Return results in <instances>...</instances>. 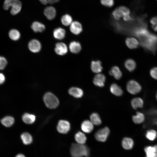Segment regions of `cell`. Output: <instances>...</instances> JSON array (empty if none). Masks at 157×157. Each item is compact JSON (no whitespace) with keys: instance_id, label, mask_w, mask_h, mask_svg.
<instances>
[{"instance_id":"6da1fadb","label":"cell","mask_w":157,"mask_h":157,"mask_svg":"<svg viewBox=\"0 0 157 157\" xmlns=\"http://www.w3.org/2000/svg\"><path fill=\"white\" fill-rule=\"evenodd\" d=\"M70 152L72 157H88L90 154V149L84 144L73 143L70 147Z\"/></svg>"},{"instance_id":"7a4b0ae2","label":"cell","mask_w":157,"mask_h":157,"mask_svg":"<svg viewBox=\"0 0 157 157\" xmlns=\"http://www.w3.org/2000/svg\"><path fill=\"white\" fill-rule=\"evenodd\" d=\"M10 7L11 14L13 15H15L21 11L22 3L19 0H5L3 4V8L7 10Z\"/></svg>"},{"instance_id":"3957f363","label":"cell","mask_w":157,"mask_h":157,"mask_svg":"<svg viewBox=\"0 0 157 157\" xmlns=\"http://www.w3.org/2000/svg\"><path fill=\"white\" fill-rule=\"evenodd\" d=\"M130 10L127 7L120 6L116 8L112 13L114 19L119 20L122 17L125 21H129L131 19L130 16Z\"/></svg>"},{"instance_id":"277c9868","label":"cell","mask_w":157,"mask_h":157,"mask_svg":"<svg viewBox=\"0 0 157 157\" xmlns=\"http://www.w3.org/2000/svg\"><path fill=\"white\" fill-rule=\"evenodd\" d=\"M43 101L46 106L50 109L56 108L59 102L57 97L51 92L46 93L43 97Z\"/></svg>"},{"instance_id":"5b68a950","label":"cell","mask_w":157,"mask_h":157,"mask_svg":"<svg viewBox=\"0 0 157 157\" xmlns=\"http://www.w3.org/2000/svg\"><path fill=\"white\" fill-rule=\"evenodd\" d=\"M142 42V45L150 50L153 51L156 49L157 46V35L151 34L148 37H146L145 40Z\"/></svg>"},{"instance_id":"8992f818","label":"cell","mask_w":157,"mask_h":157,"mask_svg":"<svg viewBox=\"0 0 157 157\" xmlns=\"http://www.w3.org/2000/svg\"><path fill=\"white\" fill-rule=\"evenodd\" d=\"M126 89L130 94H135L139 93L141 91L142 87L137 81L134 80H131L127 83Z\"/></svg>"},{"instance_id":"52a82bcc","label":"cell","mask_w":157,"mask_h":157,"mask_svg":"<svg viewBox=\"0 0 157 157\" xmlns=\"http://www.w3.org/2000/svg\"><path fill=\"white\" fill-rule=\"evenodd\" d=\"M110 130L106 127L98 130L95 133L96 139L98 141L104 142L107 140L110 133Z\"/></svg>"},{"instance_id":"ba28073f","label":"cell","mask_w":157,"mask_h":157,"mask_svg":"<svg viewBox=\"0 0 157 157\" xmlns=\"http://www.w3.org/2000/svg\"><path fill=\"white\" fill-rule=\"evenodd\" d=\"M57 129L59 133L62 134H66L68 133L70 130V124L67 120H60L58 124Z\"/></svg>"},{"instance_id":"9c48e42d","label":"cell","mask_w":157,"mask_h":157,"mask_svg":"<svg viewBox=\"0 0 157 157\" xmlns=\"http://www.w3.org/2000/svg\"><path fill=\"white\" fill-rule=\"evenodd\" d=\"M28 47L31 52L36 53L40 51L42 48V45L39 40L36 39H33L29 42Z\"/></svg>"},{"instance_id":"30bf717a","label":"cell","mask_w":157,"mask_h":157,"mask_svg":"<svg viewBox=\"0 0 157 157\" xmlns=\"http://www.w3.org/2000/svg\"><path fill=\"white\" fill-rule=\"evenodd\" d=\"M54 51L57 54L63 56L67 53L68 51V48L65 43L58 42L55 44Z\"/></svg>"},{"instance_id":"8fae6325","label":"cell","mask_w":157,"mask_h":157,"mask_svg":"<svg viewBox=\"0 0 157 157\" xmlns=\"http://www.w3.org/2000/svg\"><path fill=\"white\" fill-rule=\"evenodd\" d=\"M69 29L71 32L75 35L79 34L83 30L81 24L77 21H74L72 22L70 25Z\"/></svg>"},{"instance_id":"7c38bea8","label":"cell","mask_w":157,"mask_h":157,"mask_svg":"<svg viewBox=\"0 0 157 157\" xmlns=\"http://www.w3.org/2000/svg\"><path fill=\"white\" fill-rule=\"evenodd\" d=\"M106 79V77L104 74H98L94 77L93 82L96 86L102 87L104 86Z\"/></svg>"},{"instance_id":"4fadbf2b","label":"cell","mask_w":157,"mask_h":157,"mask_svg":"<svg viewBox=\"0 0 157 157\" xmlns=\"http://www.w3.org/2000/svg\"><path fill=\"white\" fill-rule=\"evenodd\" d=\"M44 13L47 19L50 20L54 19L56 15V10L52 6L46 7L44 10Z\"/></svg>"},{"instance_id":"5bb4252c","label":"cell","mask_w":157,"mask_h":157,"mask_svg":"<svg viewBox=\"0 0 157 157\" xmlns=\"http://www.w3.org/2000/svg\"><path fill=\"white\" fill-rule=\"evenodd\" d=\"M82 130L86 133H90L94 129V125L92 122L89 120L84 121L81 125Z\"/></svg>"},{"instance_id":"9a60e30c","label":"cell","mask_w":157,"mask_h":157,"mask_svg":"<svg viewBox=\"0 0 157 157\" xmlns=\"http://www.w3.org/2000/svg\"><path fill=\"white\" fill-rule=\"evenodd\" d=\"M66 35V31L63 28L58 27L55 28L53 32L54 38L58 40H62L64 39Z\"/></svg>"},{"instance_id":"2e32d148","label":"cell","mask_w":157,"mask_h":157,"mask_svg":"<svg viewBox=\"0 0 157 157\" xmlns=\"http://www.w3.org/2000/svg\"><path fill=\"white\" fill-rule=\"evenodd\" d=\"M14 118L12 116H6L1 118L0 122L2 124L6 127H10L15 123Z\"/></svg>"},{"instance_id":"e0dca14e","label":"cell","mask_w":157,"mask_h":157,"mask_svg":"<svg viewBox=\"0 0 157 157\" xmlns=\"http://www.w3.org/2000/svg\"><path fill=\"white\" fill-rule=\"evenodd\" d=\"M69 49L70 51L73 53H77L81 49V46L78 42L73 41L70 42L69 45Z\"/></svg>"},{"instance_id":"ac0fdd59","label":"cell","mask_w":157,"mask_h":157,"mask_svg":"<svg viewBox=\"0 0 157 157\" xmlns=\"http://www.w3.org/2000/svg\"><path fill=\"white\" fill-rule=\"evenodd\" d=\"M69 93L76 98H80L82 97L83 92L81 88L76 87H72L68 90Z\"/></svg>"},{"instance_id":"d6986e66","label":"cell","mask_w":157,"mask_h":157,"mask_svg":"<svg viewBox=\"0 0 157 157\" xmlns=\"http://www.w3.org/2000/svg\"><path fill=\"white\" fill-rule=\"evenodd\" d=\"M31 28L35 32H42L45 29V26L42 23L38 21L33 22L31 26Z\"/></svg>"},{"instance_id":"ffe728a7","label":"cell","mask_w":157,"mask_h":157,"mask_svg":"<svg viewBox=\"0 0 157 157\" xmlns=\"http://www.w3.org/2000/svg\"><path fill=\"white\" fill-rule=\"evenodd\" d=\"M125 43L127 47L131 49L136 48L139 44L137 39L132 37L127 38L126 40Z\"/></svg>"},{"instance_id":"44dd1931","label":"cell","mask_w":157,"mask_h":157,"mask_svg":"<svg viewBox=\"0 0 157 157\" xmlns=\"http://www.w3.org/2000/svg\"><path fill=\"white\" fill-rule=\"evenodd\" d=\"M92 71L94 73H99L101 72L103 69L101 63L99 60L92 61L91 64Z\"/></svg>"},{"instance_id":"7402d4cb","label":"cell","mask_w":157,"mask_h":157,"mask_svg":"<svg viewBox=\"0 0 157 157\" xmlns=\"http://www.w3.org/2000/svg\"><path fill=\"white\" fill-rule=\"evenodd\" d=\"M131 104L133 108L136 110L138 108H141L143 107L144 101L140 97H135L131 100Z\"/></svg>"},{"instance_id":"603a6c76","label":"cell","mask_w":157,"mask_h":157,"mask_svg":"<svg viewBox=\"0 0 157 157\" xmlns=\"http://www.w3.org/2000/svg\"><path fill=\"white\" fill-rule=\"evenodd\" d=\"M134 145L133 140L131 138L125 137L122 141L123 147L126 150H130L132 149Z\"/></svg>"},{"instance_id":"cb8c5ba5","label":"cell","mask_w":157,"mask_h":157,"mask_svg":"<svg viewBox=\"0 0 157 157\" xmlns=\"http://www.w3.org/2000/svg\"><path fill=\"white\" fill-rule=\"evenodd\" d=\"M109 74L117 80L120 79L122 76V72L119 67L117 66L113 67L109 71Z\"/></svg>"},{"instance_id":"d4e9b609","label":"cell","mask_w":157,"mask_h":157,"mask_svg":"<svg viewBox=\"0 0 157 157\" xmlns=\"http://www.w3.org/2000/svg\"><path fill=\"white\" fill-rule=\"evenodd\" d=\"M22 119L25 123L31 124L35 121V117L33 114L26 113L22 115Z\"/></svg>"},{"instance_id":"484cf974","label":"cell","mask_w":157,"mask_h":157,"mask_svg":"<svg viewBox=\"0 0 157 157\" xmlns=\"http://www.w3.org/2000/svg\"><path fill=\"white\" fill-rule=\"evenodd\" d=\"M110 92L114 95L119 96L123 93V91L121 87L116 83H113L110 87Z\"/></svg>"},{"instance_id":"4316f807","label":"cell","mask_w":157,"mask_h":157,"mask_svg":"<svg viewBox=\"0 0 157 157\" xmlns=\"http://www.w3.org/2000/svg\"><path fill=\"white\" fill-rule=\"evenodd\" d=\"M145 116L142 113L138 112L136 114L132 116L133 122L135 124H140L143 122L145 120Z\"/></svg>"},{"instance_id":"83f0119b","label":"cell","mask_w":157,"mask_h":157,"mask_svg":"<svg viewBox=\"0 0 157 157\" xmlns=\"http://www.w3.org/2000/svg\"><path fill=\"white\" fill-rule=\"evenodd\" d=\"M75 139L78 143L84 144L86 142L87 138L84 133L79 131L77 132L75 135Z\"/></svg>"},{"instance_id":"f1b7e54d","label":"cell","mask_w":157,"mask_h":157,"mask_svg":"<svg viewBox=\"0 0 157 157\" xmlns=\"http://www.w3.org/2000/svg\"><path fill=\"white\" fill-rule=\"evenodd\" d=\"M20 137L22 142L24 144H29L32 142V137L31 135L28 132L22 133Z\"/></svg>"},{"instance_id":"f546056e","label":"cell","mask_w":157,"mask_h":157,"mask_svg":"<svg viewBox=\"0 0 157 157\" xmlns=\"http://www.w3.org/2000/svg\"><path fill=\"white\" fill-rule=\"evenodd\" d=\"M124 66L129 71H134L136 67V63L135 61L131 59L127 60L125 62Z\"/></svg>"},{"instance_id":"4dcf8cb0","label":"cell","mask_w":157,"mask_h":157,"mask_svg":"<svg viewBox=\"0 0 157 157\" xmlns=\"http://www.w3.org/2000/svg\"><path fill=\"white\" fill-rule=\"evenodd\" d=\"M90 119L93 124L99 125L101 123V120L99 116L96 113H94L90 115Z\"/></svg>"},{"instance_id":"1f68e13d","label":"cell","mask_w":157,"mask_h":157,"mask_svg":"<svg viewBox=\"0 0 157 157\" xmlns=\"http://www.w3.org/2000/svg\"><path fill=\"white\" fill-rule=\"evenodd\" d=\"M62 24L65 26L70 25L72 22V17L69 14H65L63 15L61 19Z\"/></svg>"},{"instance_id":"d6a6232c","label":"cell","mask_w":157,"mask_h":157,"mask_svg":"<svg viewBox=\"0 0 157 157\" xmlns=\"http://www.w3.org/2000/svg\"><path fill=\"white\" fill-rule=\"evenodd\" d=\"M19 32L16 29H12L9 32V36L12 40L16 41L18 40L20 37Z\"/></svg>"},{"instance_id":"836d02e7","label":"cell","mask_w":157,"mask_h":157,"mask_svg":"<svg viewBox=\"0 0 157 157\" xmlns=\"http://www.w3.org/2000/svg\"><path fill=\"white\" fill-rule=\"evenodd\" d=\"M144 150L147 157H155L156 150L154 146H147L145 147Z\"/></svg>"},{"instance_id":"e575fe53","label":"cell","mask_w":157,"mask_h":157,"mask_svg":"<svg viewBox=\"0 0 157 157\" xmlns=\"http://www.w3.org/2000/svg\"><path fill=\"white\" fill-rule=\"evenodd\" d=\"M146 137L149 140L153 141L156 139L157 137V132L153 129L148 130L145 134Z\"/></svg>"},{"instance_id":"d590c367","label":"cell","mask_w":157,"mask_h":157,"mask_svg":"<svg viewBox=\"0 0 157 157\" xmlns=\"http://www.w3.org/2000/svg\"><path fill=\"white\" fill-rule=\"evenodd\" d=\"M100 2L102 5L109 7H112L114 3L113 0H101Z\"/></svg>"},{"instance_id":"8d00e7d4","label":"cell","mask_w":157,"mask_h":157,"mask_svg":"<svg viewBox=\"0 0 157 157\" xmlns=\"http://www.w3.org/2000/svg\"><path fill=\"white\" fill-rule=\"evenodd\" d=\"M7 63L6 59L3 57L0 56V70L4 69Z\"/></svg>"},{"instance_id":"74e56055","label":"cell","mask_w":157,"mask_h":157,"mask_svg":"<svg viewBox=\"0 0 157 157\" xmlns=\"http://www.w3.org/2000/svg\"><path fill=\"white\" fill-rule=\"evenodd\" d=\"M151 76L154 79L157 80V67H154L150 71Z\"/></svg>"},{"instance_id":"f35d334b","label":"cell","mask_w":157,"mask_h":157,"mask_svg":"<svg viewBox=\"0 0 157 157\" xmlns=\"http://www.w3.org/2000/svg\"><path fill=\"white\" fill-rule=\"evenodd\" d=\"M60 0H39L40 2L44 5H46L48 3L53 4L58 2Z\"/></svg>"},{"instance_id":"ab89813d","label":"cell","mask_w":157,"mask_h":157,"mask_svg":"<svg viewBox=\"0 0 157 157\" xmlns=\"http://www.w3.org/2000/svg\"><path fill=\"white\" fill-rule=\"evenodd\" d=\"M5 81V77L4 75L0 73V85L4 83Z\"/></svg>"},{"instance_id":"60d3db41","label":"cell","mask_w":157,"mask_h":157,"mask_svg":"<svg viewBox=\"0 0 157 157\" xmlns=\"http://www.w3.org/2000/svg\"><path fill=\"white\" fill-rule=\"evenodd\" d=\"M150 22L152 25H154L157 24V16L154 17L150 20Z\"/></svg>"},{"instance_id":"b9f144b4","label":"cell","mask_w":157,"mask_h":157,"mask_svg":"<svg viewBox=\"0 0 157 157\" xmlns=\"http://www.w3.org/2000/svg\"><path fill=\"white\" fill-rule=\"evenodd\" d=\"M153 29L156 31H157V24L153 25H152Z\"/></svg>"},{"instance_id":"7bdbcfd3","label":"cell","mask_w":157,"mask_h":157,"mask_svg":"<svg viewBox=\"0 0 157 157\" xmlns=\"http://www.w3.org/2000/svg\"><path fill=\"white\" fill-rule=\"evenodd\" d=\"M15 157H25V156L22 154H17Z\"/></svg>"},{"instance_id":"ee69618b","label":"cell","mask_w":157,"mask_h":157,"mask_svg":"<svg viewBox=\"0 0 157 157\" xmlns=\"http://www.w3.org/2000/svg\"><path fill=\"white\" fill-rule=\"evenodd\" d=\"M156 150V154H157V144L154 146Z\"/></svg>"},{"instance_id":"f6af8a7d","label":"cell","mask_w":157,"mask_h":157,"mask_svg":"<svg viewBox=\"0 0 157 157\" xmlns=\"http://www.w3.org/2000/svg\"><path fill=\"white\" fill-rule=\"evenodd\" d=\"M156 99L157 101V92L156 93Z\"/></svg>"},{"instance_id":"bcb514c9","label":"cell","mask_w":157,"mask_h":157,"mask_svg":"<svg viewBox=\"0 0 157 157\" xmlns=\"http://www.w3.org/2000/svg\"><path fill=\"white\" fill-rule=\"evenodd\" d=\"M155 157H157V154H156Z\"/></svg>"},{"instance_id":"7dc6e473","label":"cell","mask_w":157,"mask_h":157,"mask_svg":"<svg viewBox=\"0 0 157 157\" xmlns=\"http://www.w3.org/2000/svg\"><path fill=\"white\" fill-rule=\"evenodd\" d=\"M145 157H147L146 156Z\"/></svg>"}]
</instances>
